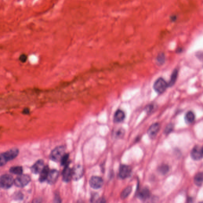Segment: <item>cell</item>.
<instances>
[{
    "mask_svg": "<svg viewBox=\"0 0 203 203\" xmlns=\"http://www.w3.org/2000/svg\"><path fill=\"white\" fill-rule=\"evenodd\" d=\"M19 149L13 148L1 154L0 156V165L1 166H5L8 161L15 159L19 154Z\"/></svg>",
    "mask_w": 203,
    "mask_h": 203,
    "instance_id": "6da1fadb",
    "label": "cell"
},
{
    "mask_svg": "<svg viewBox=\"0 0 203 203\" xmlns=\"http://www.w3.org/2000/svg\"><path fill=\"white\" fill-rule=\"evenodd\" d=\"M65 147L64 146H60L57 147L52 151L50 155V158L54 162H61V158L65 154Z\"/></svg>",
    "mask_w": 203,
    "mask_h": 203,
    "instance_id": "7a4b0ae2",
    "label": "cell"
},
{
    "mask_svg": "<svg viewBox=\"0 0 203 203\" xmlns=\"http://www.w3.org/2000/svg\"><path fill=\"white\" fill-rule=\"evenodd\" d=\"M168 87V85L167 82L162 78H158L153 85L154 90L159 94L163 93Z\"/></svg>",
    "mask_w": 203,
    "mask_h": 203,
    "instance_id": "3957f363",
    "label": "cell"
},
{
    "mask_svg": "<svg viewBox=\"0 0 203 203\" xmlns=\"http://www.w3.org/2000/svg\"><path fill=\"white\" fill-rule=\"evenodd\" d=\"M14 180L13 177L11 175H3L0 178V187L4 189H8L13 184Z\"/></svg>",
    "mask_w": 203,
    "mask_h": 203,
    "instance_id": "277c9868",
    "label": "cell"
},
{
    "mask_svg": "<svg viewBox=\"0 0 203 203\" xmlns=\"http://www.w3.org/2000/svg\"><path fill=\"white\" fill-rule=\"evenodd\" d=\"M31 180V179L28 175L22 174L16 178L14 180V184L17 187L23 188L27 185Z\"/></svg>",
    "mask_w": 203,
    "mask_h": 203,
    "instance_id": "5b68a950",
    "label": "cell"
},
{
    "mask_svg": "<svg viewBox=\"0 0 203 203\" xmlns=\"http://www.w3.org/2000/svg\"><path fill=\"white\" fill-rule=\"evenodd\" d=\"M72 179L75 181H78L83 176L84 169L80 165H77L72 169Z\"/></svg>",
    "mask_w": 203,
    "mask_h": 203,
    "instance_id": "8992f818",
    "label": "cell"
},
{
    "mask_svg": "<svg viewBox=\"0 0 203 203\" xmlns=\"http://www.w3.org/2000/svg\"><path fill=\"white\" fill-rule=\"evenodd\" d=\"M70 163L69 162L64 166L62 173L63 180L66 183H69L72 179V169L70 167Z\"/></svg>",
    "mask_w": 203,
    "mask_h": 203,
    "instance_id": "52a82bcc",
    "label": "cell"
},
{
    "mask_svg": "<svg viewBox=\"0 0 203 203\" xmlns=\"http://www.w3.org/2000/svg\"><path fill=\"white\" fill-rule=\"evenodd\" d=\"M90 187L94 189H98L103 187L104 181L101 177L98 176H93L89 180Z\"/></svg>",
    "mask_w": 203,
    "mask_h": 203,
    "instance_id": "ba28073f",
    "label": "cell"
},
{
    "mask_svg": "<svg viewBox=\"0 0 203 203\" xmlns=\"http://www.w3.org/2000/svg\"><path fill=\"white\" fill-rule=\"evenodd\" d=\"M131 173V168L130 166L122 165L119 169V176L120 178L124 180L129 177Z\"/></svg>",
    "mask_w": 203,
    "mask_h": 203,
    "instance_id": "9c48e42d",
    "label": "cell"
},
{
    "mask_svg": "<svg viewBox=\"0 0 203 203\" xmlns=\"http://www.w3.org/2000/svg\"><path fill=\"white\" fill-rule=\"evenodd\" d=\"M44 167V161L42 159H39L31 167V170L33 174H40Z\"/></svg>",
    "mask_w": 203,
    "mask_h": 203,
    "instance_id": "30bf717a",
    "label": "cell"
},
{
    "mask_svg": "<svg viewBox=\"0 0 203 203\" xmlns=\"http://www.w3.org/2000/svg\"><path fill=\"white\" fill-rule=\"evenodd\" d=\"M59 175V172L57 169L50 170L47 179V183L50 185L55 184L58 180Z\"/></svg>",
    "mask_w": 203,
    "mask_h": 203,
    "instance_id": "8fae6325",
    "label": "cell"
},
{
    "mask_svg": "<svg viewBox=\"0 0 203 203\" xmlns=\"http://www.w3.org/2000/svg\"><path fill=\"white\" fill-rule=\"evenodd\" d=\"M160 128V124L159 123H154L152 125L148 130V136L151 138H155L159 132Z\"/></svg>",
    "mask_w": 203,
    "mask_h": 203,
    "instance_id": "7c38bea8",
    "label": "cell"
},
{
    "mask_svg": "<svg viewBox=\"0 0 203 203\" xmlns=\"http://www.w3.org/2000/svg\"><path fill=\"white\" fill-rule=\"evenodd\" d=\"M191 156L195 160L201 159L203 157L202 148L199 146H196L193 148L191 152Z\"/></svg>",
    "mask_w": 203,
    "mask_h": 203,
    "instance_id": "4fadbf2b",
    "label": "cell"
},
{
    "mask_svg": "<svg viewBox=\"0 0 203 203\" xmlns=\"http://www.w3.org/2000/svg\"><path fill=\"white\" fill-rule=\"evenodd\" d=\"M125 115L124 112L120 109H118L115 113L113 121L115 123H121L124 120Z\"/></svg>",
    "mask_w": 203,
    "mask_h": 203,
    "instance_id": "5bb4252c",
    "label": "cell"
},
{
    "mask_svg": "<svg viewBox=\"0 0 203 203\" xmlns=\"http://www.w3.org/2000/svg\"><path fill=\"white\" fill-rule=\"evenodd\" d=\"M150 191L147 188H144L139 191L138 197L141 201H146L150 198Z\"/></svg>",
    "mask_w": 203,
    "mask_h": 203,
    "instance_id": "9a60e30c",
    "label": "cell"
},
{
    "mask_svg": "<svg viewBox=\"0 0 203 203\" xmlns=\"http://www.w3.org/2000/svg\"><path fill=\"white\" fill-rule=\"evenodd\" d=\"M49 168L48 166H44V167L40 173L39 181L40 183H43L47 180L49 173L50 172Z\"/></svg>",
    "mask_w": 203,
    "mask_h": 203,
    "instance_id": "2e32d148",
    "label": "cell"
},
{
    "mask_svg": "<svg viewBox=\"0 0 203 203\" xmlns=\"http://www.w3.org/2000/svg\"><path fill=\"white\" fill-rule=\"evenodd\" d=\"M179 71L177 69H175L173 71L171 76L170 80L168 82V87H171L176 83L178 76Z\"/></svg>",
    "mask_w": 203,
    "mask_h": 203,
    "instance_id": "e0dca14e",
    "label": "cell"
},
{
    "mask_svg": "<svg viewBox=\"0 0 203 203\" xmlns=\"http://www.w3.org/2000/svg\"><path fill=\"white\" fill-rule=\"evenodd\" d=\"M125 131L123 128H120L115 130L113 133V136L116 139L122 138L125 134Z\"/></svg>",
    "mask_w": 203,
    "mask_h": 203,
    "instance_id": "ac0fdd59",
    "label": "cell"
},
{
    "mask_svg": "<svg viewBox=\"0 0 203 203\" xmlns=\"http://www.w3.org/2000/svg\"><path fill=\"white\" fill-rule=\"evenodd\" d=\"M23 171V168L22 166H20L12 167L9 170V171L11 173L18 175V176L22 174Z\"/></svg>",
    "mask_w": 203,
    "mask_h": 203,
    "instance_id": "d6986e66",
    "label": "cell"
},
{
    "mask_svg": "<svg viewBox=\"0 0 203 203\" xmlns=\"http://www.w3.org/2000/svg\"><path fill=\"white\" fill-rule=\"evenodd\" d=\"M195 119V114L192 111L188 112L185 116V120L188 124H191L193 123Z\"/></svg>",
    "mask_w": 203,
    "mask_h": 203,
    "instance_id": "ffe728a7",
    "label": "cell"
},
{
    "mask_svg": "<svg viewBox=\"0 0 203 203\" xmlns=\"http://www.w3.org/2000/svg\"><path fill=\"white\" fill-rule=\"evenodd\" d=\"M194 183L197 185L201 186L203 183V173H198L194 178Z\"/></svg>",
    "mask_w": 203,
    "mask_h": 203,
    "instance_id": "44dd1931",
    "label": "cell"
},
{
    "mask_svg": "<svg viewBox=\"0 0 203 203\" xmlns=\"http://www.w3.org/2000/svg\"><path fill=\"white\" fill-rule=\"evenodd\" d=\"M132 187L131 186L127 187L121 193V198L122 200L125 199L131 194L132 191Z\"/></svg>",
    "mask_w": 203,
    "mask_h": 203,
    "instance_id": "7402d4cb",
    "label": "cell"
},
{
    "mask_svg": "<svg viewBox=\"0 0 203 203\" xmlns=\"http://www.w3.org/2000/svg\"><path fill=\"white\" fill-rule=\"evenodd\" d=\"M165 55L164 53H160L158 54L156 57V62L159 65H163L165 62Z\"/></svg>",
    "mask_w": 203,
    "mask_h": 203,
    "instance_id": "603a6c76",
    "label": "cell"
},
{
    "mask_svg": "<svg viewBox=\"0 0 203 203\" xmlns=\"http://www.w3.org/2000/svg\"><path fill=\"white\" fill-rule=\"evenodd\" d=\"M169 171V166L167 165H162L158 168V171L162 175L166 174L168 173Z\"/></svg>",
    "mask_w": 203,
    "mask_h": 203,
    "instance_id": "cb8c5ba5",
    "label": "cell"
},
{
    "mask_svg": "<svg viewBox=\"0 0 203 203\" xmlns=\"http://www.w3.org/2000/svg\"><path fill=\"white\" fill-rule=\"evenodd\" d=\"M69 158V154H65L63 157L61 158V166H65L68 163V159Z\"/></svg>",
    "mask_w": 203,
    "mask_h": 203,
    "instance_id": "d4e9b609",
    "label": "cell"
},
{
    "mask_svg": "<svg viewBox=\"0 0 203 203\" xmlns=\"http://www.w3.org/2000/svg\"><path fill=\"white\" fill-rule=\"evenodd\" d=\"M155 108V106L154 104H150L146 106L145 110L146 112L148 113H150L153 112Z\"/></svg>",
    "mask_w": 203,
    "mask_h": 203,
    "instance_id": "484cf974",
    "label": "cell"
},
{
    "mask_svg": "<svg viewBox=\"0 0 203 203\" xmlns=\"http://www.w3.org/2000/svg\"><path fill=\"white\" fill-rule=\"evenodd\" d=\"M173 129V125L172 124H169L167 126L165 129L164 133L165 134H168L171 132Z\"/></svg>",
    "mask_w": 203,
    "mask_h": 203,
    "instance_id": "4316f807",
    "label": "cell"
},
{
    "mask_svg": "<svg viewBox=\"0 0 203 203\" xmlns=\"http://www.w3.org/2000/svg\"><path fill=\"white\" fill-rule=\"evenodd\" d=\"M23 194L20 192H18L15 194L14 196V198L16 200H21L23 199Z\"/></svg>",
    "mask_w": 203,
    "mask_h": 203,
    "instance_id": "83f0119b",
    "label": "cell"
},
{
    "mask_svg": "<svg viewBox=\"0 0 203 203\" xmlns=\"http://www.w3.org/2000/svg\"><path fill=\"white\" fill-rule=\"evenodd\" d=\"M54 202H61V200L59 195L58 194H57L54 197Z\"/></svg>",
    "mask_w": 203,
    "mask_h": 203,
    "instance_id": "f1b7e54d",
    "label": "cell"
},
{
    "mask_svg": "<svg viewBox=\"0 0 203 203\" xmlns=\"http://www.w3.org/2000/svg\"><path fill=\"white\" fill-rule=\"evenodd\" d=\"M197 57L200 60H203V52H200L197 53Z\"/></svg>",
    "mask_w": 203,
    "mask_h": 203,
    "instance_id": "f546056e",
    "label": "cell"
},
{
    "mask_svg": "<svg viewBox=\"0 0 203 203\" xmlns=\"http://www.w3.org/2000/svg\"><path fill=\"white\" fill-rule=\"evenodd\" d=\"M182 51H183V49H182L181 48H180L177 49V53H180L182 52Z\"/></svg>",
    "mask_w": 203,
    "mask_h": 203,
    "instance_id": "4dcf8cb0",
    "label": "cell"
},
{
    "mask_svg": "<svg viewBox=\"0 0 203 203\" xmlns=\"http://www.w3.org/2000/svg\"><path fill=\"white\" fill-rule=\"evenodd\" d=\"M202 153H203V147L202 148Z\"/></svg>",
    "mask_w": 203,
    "mask_h": 203,
    "instance_id": "1f68e13d",
    "label": "cell"
}]
</instances>
